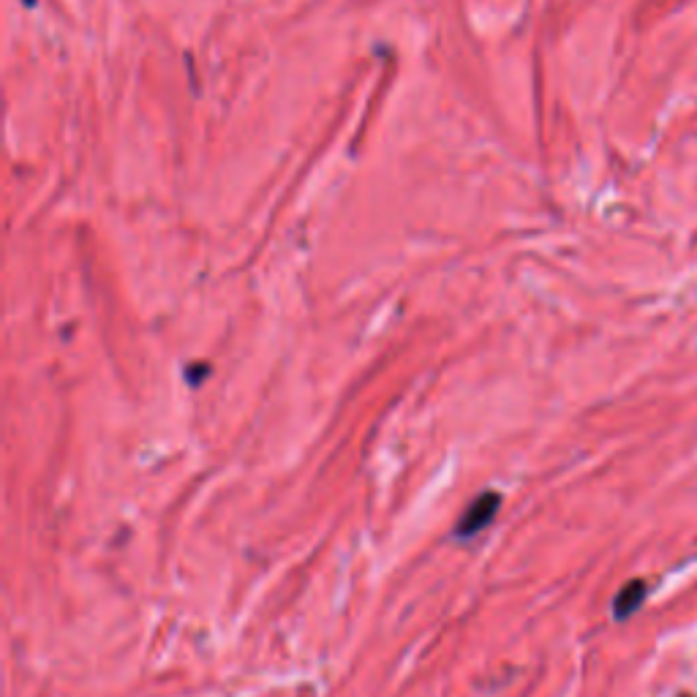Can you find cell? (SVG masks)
<instances>
[{
  "mask_svg": "<svg viewBox=\"0 0 697 697\" xmlns=\"http://www.w3.org/2000/svg\"><path fill=\"white\" fill-rule=\"evenodd\" d=\"M684 697H689V695H684Z\"/></svg>",
  "mask_w": 697,
  "mask_h": 697,
  "instance_id": "obj_3",
  "label": "cell"
},
{
  "mask_svg": "<svg viewBox=\"0 0 697 697\" xmlns=\"http://www.w3.org/2000/svg\"><path fill=\"white\" fill-rule=\"evenodd\" d=\"M643 599H646V583H643V580H632V583H627V586L619 591L616 602H613V613H616V619H629V616L640 608V602H643Z\"/></svg>",
  "mask_w": 697,
  "mask_h": 697,
  "instance_id": "obj_2",
  "label": "cell"
},
{
  "mask_svg": "<svg viewBox=\"0 0 697 697\" xmlns=\"http://www.w3.org/2000/svg\"><path fill=\"white\" fill-rule=\"evenodd\" d=\"M501 507V496L499 493H482L480 499H474L469 504V510L463 512L461 523H458V534L461 537H472L477 531H482L488 523L493 521V515L499 512Z\"/></svg>",
  "mask_w": 697,
  "mask_h": 697,
  "instance_id": "obj_1",
  "label": "cell"
}]
</instances>
